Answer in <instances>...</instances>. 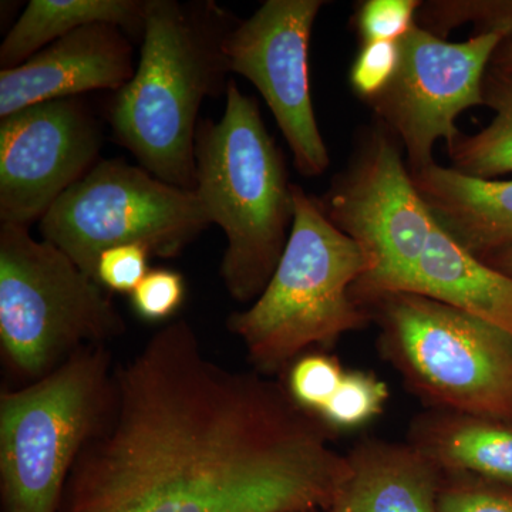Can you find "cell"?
<instances>
[{
  "label": "cell",
  "mask_w": 512,
  "mask_h": 512,
  "mask_svg": "<svg viewBox=\"0 0 512 512\" xmlns=\"http://www.w3.org/2000/svg\"><path fill=\"white\" fill-rule=\"evenodd\" d=\"M400 63L399 40L363 43L350 67L353 92L369 103L392 82Z\"/></svg>",
  "instance_id": "25"
},
{
  "label": "cell",
  "mask_w": 512,
  "mask_h": 512,
  "mask_svg": "<svg viewBox=\"0 0 512 512\" xmlns=\"http://www.w3.org/2000/svg\"><path fill=\"white\" fill-rule=\"evenodd\" d=\"M346 370L328 353H303L288 367L285 387L293 402L318 417L338 390Z\"/></svg>",
  "instance_id": "22"
},
{
  "label": "cell",
  "mask_w": 512,
  "mask_h": 512,
  "mask_svg": "<svg viewBox=\"0 0 512 512\" xmlns=\"http://www.w3.org/2000/svg\"><path fill=\"white\" fill-rule=\"evenodd\" d=\"M103 127L83 97L0 119V224L29 227L99 163Z\"/></svg>",
  "instance_id": "12"
},
{
  "label": "cell",
  "mask_w": 512,
  "mask_h": 512,
  "mask_svg": "<svg viewBox=\"0 0 512 512\" xmlns=\"http://www.w3.org/2000/svg\"><path fill=\"white\" fill-rule=\"evenodd\" d=\"M292 191V228L274 275L247 309L227 320L249 362L265 376L308 349L332 348L372 319L352 296L369 269L365 252L330 222L318 198L296 184Z\"/></svg>",
  "instance_id": "4"
},
{
  "label": "cell",
  "mask_w": 512,
  "mask_h": 512,
  "mask_svg": "<svg viewBox=\"0 0 512 512\" xmlns=\"http://www.w3.org/2000/svg\"><path fill=\"white\" fill-rule=\"evenodd\" d=\"M109 346L80 350L52 373L0 394L3 512H59L74 463L109 397Z\"/></svg>",
  "instance_id": "7"
},
{
  "label": "cell",
  "mask_w": 512,
  "mask_h": 512,
  "mask_svg": "<svg viewBox=\"0 0 512 512\" xmlns=\"http://www.w3.org/2000/svg\"><path fill=\"white\" fill-rule=\"evenodd\" d=\"M485 262L498 271L512 276V247L503 249V251L494 252V254L484 256Z\"/></svg>",
  "instance_id": "29"
},
{
  "label": "cell",
  "mask_w": 512,
  "mask_h": 512,
  "mask_svg": "<svg viewBox=\"0 0 512 512\" xmlns=\"http://www.w3.org/2000/svg\"><path fill=\"white\" fill-rule=\"evenodd\" d=\"M131 37L96 23L60 37L25 63L0 72V119L45 101L119 92L136 73Z\"/></svg>",
  "instance_id": "13"
},
{
  "label": "cell",
  "mask_w": 512,
  "mask_h": 512,
  "mask_svg": "<svg viewBox=\"0 0 512 512\" xmlns=\"http://www.w3.org/2000/svg\"><path fill=\"white\" fill-rule=\"evenodd\" d=\"M323 512H439L441 473L412 444L367 440Z\"/></svg>",
  "instance_id": "14"
},
{
  "label": "cell",
  "mask_w": 512,
  "mask_h": 512,
  "mask_svg": "<svg viewBox=\"0 0 512 512\" xmlns=\"http://www.w3.org/2000/svg\"><path fill=\"white\" fill-rule=\"evenodd\" d=\"M490 67L505 74V76L512 77V39L498 47L493 60H491Z\"/></svg>",
  "instance_id": "28"
},
{
  "label": "cell",
  "mask_w": 512,
  "mask_h": 512,
  "mask_svg": "<svg viewBox=\"0 0 512 512\" xmlns=\"http://www.w3.org/2000/svg\"><path fill=\"white\" fill-rule=\"evenodd\" d=\"M420 5L419 0H366L355 15L360 45L402 39L416 26Z\"/></svg>",
  "instance_id": "23"
},
{
  "label": "cell",
  "mask_w": 512,
  "mask_h": 512,
  "mask_svg": "<svg viewBox=\"0 0 512 512\" xmlns=\"http://www.w3.org/2000/svg\"><path fill=\"white\" fill-rule=\"evenodd\" d=\"M484 103L494 111L493 121L474 136H460L448 147L451 168L477 178L512 173V77L488 69Z\"/></svg>",
  "instance_id": "19"
},
{
  "label": "cell",
  "mask_w": 512,
  "mask_h": 512,
  "mask_svg": "<svg viewBox=\"0 0 512 512\" xmlns=\"http://www.w3.org/2000/svg\"><path fill=\"white\" fill-rule=\"evenodd\" d=\"M238 20L214 0H146L136 73L107 119L117 144L164 183L194 191L201 106L227 93L225 43Z\"/></svg>",
  "instance_id": "2"
},
{
  "label": "cell",
  "mask_w": 512,
  "mask_h": 512,
  "mask_svg": "<svg viewBox=\"0 0 512 512\" xmlns=\"http://www.w3.org/2000/svg\"><path fill=\"white\" fill-rule=\"evenodd\" d=\"M387 399L389 389L379 377L365 370H346L318 419L330 431L359 429L383 413Z\"/></svg>",
  "instance_id": "21"
},
{
  "label": "cell",
  "mask_w": 512,
  "mask_h": 512,
  "mask_svg": "<svg viewBox=\"0 0 512 512\" xmlns=\"http://www.w3.org/2000/svg\"><path fill=\"white\" fill-rule=\"evenodd\" d=\"M407 292L429 296L512 335V276L461 247L437 222Z\"/></svg>",
  "instance_id": "16"
},
{
  "label": "cell",
  "mask_w": 512,
  "mask_h": 512,
  "mask_svg": "<svg viewBox=\"0 0 512 512\" xmlns=\"http://www.w3.org/2000/svg\"><path fill=\"white\" fill-rule=\"evenodd\" d=\"M146 0H30L0 46V67L13 69L83 26L106 23L141 39Z\"/></svg>",
  "instance_id": "18"
},
{
  "label": "cell",
  "mask_w": 512,
  "mask_h": 512,
  "mask_svg": "<svg viewBox=\"0 0 512 512\" xmlns=\"http://www.w3.org/2000/svg\"><path fill=\"white\" fill-rule=\"evenodd\" d=\"M370 306L384 355L417 396L433 409L512 423L510 333L419 293Z\"/></svg>",
  "instance_id": "6"
},
{
  "label": "cell",
  "mask_w": 512,
  "mask_h": 512,
  "mask_svg": "<svg viewBox=\"0 0 512 512\" xmlns=\"http://www.w3.org/2000/svg\"><path fill=\"white\" fill-rule=\"evenodd\" d=\"M285 384L212 360L180 319L114 365L59 512L325 511L349 476Z\"/></svg>",
  "instance_id": "1"
},
{
  "label": "cell",
  "mask_w": 512,
  "mask_h": 512,
  "mask_svg": "<svg viewBox=\"0 0 512 512\" xmlns=\"http://www.w3.org/2000/svg\"><path fill=\"white\" fill-rule=\"evenodd\" d=\"M410 444L441 474L512 490V423L433 409L414 421Z\"/></svg>",
  "instance_id": "17"
},
{
  "label": "cell",
  "mask_w": 512,
  "mask_h": 512,
  "mask_svg": "<svg viewBox=\"0 0 512 512\" xmlns=\"http://www.w3.org/2000/svg\"><path fill=\"white\" fill-rule=\"evenodd\" d=\"M476 23L481 32L512 39V0H430L421 2L416 25L444 39L458 26Z\"/></svg>",
  "instance_id": "20"
},
{
  "label": "cell",
  "mask_w": 512,
  "mask_h": 512,
  "mask_svg": "<svg viewBox=\"0 0 512 512\" xmlns=\"http://www.w3.org/2000/svg\"><path fill=\"white\" fill-rule=\"evenodd\" d=\"M434 220L480 258L512 247V180L471 177L431 163L412 173Z\"/></svg>",
  "instance_id": "15"
},
{
  "label": "cell",
  "mask_w": 512,
  "mask_h": 512,
  "mask_svg": "<svg viewBox=\"0 0 512 512\" xmlns=\"http://www.w3.org/2000/svg\"><path fill=\"white\" fill-rule=\"evenodd\" d=\"M185 279L173 269H150L131 293L134 312L147 322H163L181 308L185 299Z\"/></svg>",
  "instance_id": "26"
},
{
  "label": "cell",
  "mask_w": 512,
  "mask_h": 512,
  "mask_svg": "<svg viewBox=\"0 0 512 512\" xmlns=\"http://www.w3.org/2000/svg\"><path fill=\"white\" fill-rule=\"evenodd\" d=\"M323 0H266L238 20L225 43L229 72L245 77L264 97L284 134L293 165L320 177L330 157L309 89V42Z\"/></svg>",
  "instance_id": "11"
},
{
  "label": "cell",
  "mask_w": 512,
  "mask_h": 512,
  "mask_svg": "<svg viewBox=\"0 0 512 512\" xmlns=\"http://www.w3.org/2000/svg\"><path fill=\"white\" fill-rule=\"evenodd\" d=\"M124 330L96 279L29 227L0 224V348L13 376L36 382L80 350L109 346Z\"/></svg>",
  "instance_id": "5"
},
{
  "label": "cell",
  "mask_w": 512,
  "mask_h": 512,
  "mask_svg": "<svg viewBox=\"0 0 512 512\" xmlns=\"http://www.w3.org/2000/svg\"><path fill=\"white\" fill-rule=\"evenodd\" d=\"M150 256V251L141 245H120L107 249L97 262V282L106 291L131 295L150 271Z\"/></svg>",
  "instance_id": "27"
},
{
  "label": "cell",
  "mask_w": 512,
  "mask_h": 512,
  "mask_svg": "<svg viewBox=\"0 0 512 512\" xmlns=\"http://www.w3.org/2000/svg\"><path fill=\"white\" fill-rule=\"evenodd\" d=\"M210 225L194 191L110 158L64 192L39 221V232L96 279L107 249L141 245L158 258H175Z\"/></svg>",
  "instance_id": "8"
},
{
  "label": "cell",
  "mask_w": 512,
  "mask_h": 512,
  "mask_svg": "<svg viewBox=\"0 0 512 512\" xmlns=\"http://www.w3.org/2000/svg\"><path fill=\"white\" fill-rule=\"evenodd\" d=\"M218 121H200L195 188L211 224L227 235L220 275L229 296L252 303L284 254L293 222V184L266 130L258 101L229 80Z\"/></svg>",
  "instance_id": "3"
},
{
  "label": "cell",
  "mask_w": 512,
  "mask_h": 512,
  "mask_svg": "<svg viewBox=\"0 0 512 512\" xmlns=\"http://www.w3.org/2000/svg\"><path fill=\"white\" fill-rule=\"evenodd\" d=\"M507 40L503 33L481 32L451 43L417 25L399 40L397 72L367 104L406 150L412 173L434 163L437 141L451 146L461 136L457 119L463 111L485 106V74Z\"/></svg>",
  "instance_id": "10"
},
{
  "label": "cell",
  "mask_w": 512,
  "mask_h": 512,
  "mask_svg": "<svg viewBox=\"0 0 512 512\" xmlns=\"http://www.w3.org/2000/svg\"><path fill=\"white\" fill-rule=\"evenodd\" d=\"M439 512H512V490L473 477L448 476L437 495Z\"/></svg>",
  "instance_id": "24"
},
{
  "label": "cell",
  "mask_w": 512,
  "mask_h": 512,
  "mask_svg": "<svg viewBox=\"0 0 512 512\" xmlns=\"http://www.w3.org/2000/svg\"><path fill=\"white\" fill-rule=\"evenodd\" d=\"M318 200L369 261L352 289L356 303L367 309L383 296L409 291L436 220L389 128L377 123L365 133L352 163Z\"/></svg>",
  "instance_id": "9"
}]
</instances>
